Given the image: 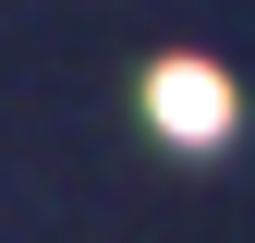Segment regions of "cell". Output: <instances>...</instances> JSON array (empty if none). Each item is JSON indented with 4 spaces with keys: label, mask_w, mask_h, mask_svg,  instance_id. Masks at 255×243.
<instances>
[{
    "label": "cell",
    "mask_w": 255,
    "mask_h": 243,
    "mask_svg": "<svg viewBox=\"0 0 255 243\" xmlns=\"http://www.w3.org/2000/svg\"><path fill=\"white\" fill-rule=\"evenodd\" d=\"M146 110H158V134H182V146H219V134H231V85H219L207 61H158V73H146Z\"/></svg>",
    "instance_id": "6da1fadb"
}]
</instances>
